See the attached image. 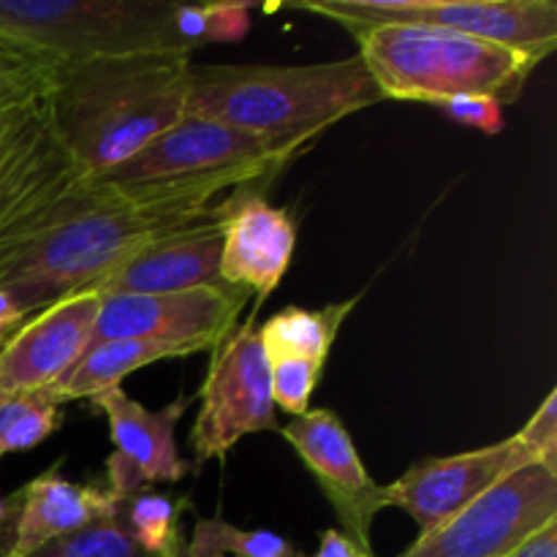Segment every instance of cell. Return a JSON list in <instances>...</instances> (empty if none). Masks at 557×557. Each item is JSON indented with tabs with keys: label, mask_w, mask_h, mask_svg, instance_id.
<instances>
[{
	"label": "cell",
	"mask_w": 557,
	"mask_h": 557,
	"mask_svg": "<svg viewBox=\"0 0 557 557\" xmlns=\"http://www.w3.org/2000/svg\"><path fill=\"white\" fill-rule=\"evenodd\" d=\"M212 531L223 555L234 557H308L302 549L294 547L288 539L277 536L272 531H243L237 525H228L221 517H212Z\"/></svg>",
	"instance_id": "26"
},
{
	"label": "cell",
	"mask_w": 557,
	"mask_h": 557,
	"mask_svg": "<svg viewBox=\"0 0 557 557\" xmlns=\"http://www.w3.org/2000/svg\"><path fill=\"white\" fill-rule=\"evenodd\" d=\"M250 3H201V38L212 41H237L250 27Z\"/></svg>",
	"instance_id": "28"
},
{
	"label": "cell",
	"mask_w": 557,
	"mask_h": 557,
	"mask_svg": "<svg viewBox=\"0 0 557 557\" xmlns=\"http://www.w3.org/2000/svg\"><path fill=\"white\" fill-rule=\"evenodd\" d=\"M60 428V406L44 392L0 395V457L44 444Z\"/></svg>",
	"instance_id": "22"
},
{
	"label": "cell",
	"mask_w": 557,
	"mask_h": 557,
	"mask_svg": "<svg viewBox=\"0 0 557 557\" xmlns=\"http://www.w3.org/2000/svg\"><path fill=\"white\" fill-rule=\"evenodd\" d=\"M286 444L313 473L341 528L359 547H370L373 520L389 509V493L364 468L346 424L330 408H313L281 430Z\"/></svg>",
	"instance_id": "10"
},
{
	"label": "cell",
	"mask_w": 557,
	"mask_h": 557,
	"mask_svg": "<svg viewBox=\"0 0 557 557\" xmlns=\"http://www.w3.org/2000/svg\"><path fill=\"white\" fill-rule=\"evenodd\" d=\"M384 101L359 54L308 65H210L194 71L188 112L259 139L292 161L324 131Z\"/></svg>",
	"instance_id": "3"
},
{
	"label": "cell",
	"mask_w": 557,
	"mask_h": 557,
	"mask_svg": "<svg viewBox=\"0 0 557 557\" xmlns=\"http://www.w3.org/2000/svg\"><path fill=\"white\" fill-rule=\"evenodd\" d=\"M207 210L134 205L85 177L52 207L41 226L0 253V288L25 315L74 294L98 292L145 245Z\"/></svg>",
	"instance_id": "1"
},
{
	"label": "cell",
	"mask_w": 557,
	"mask_h": 557,
	"mask_svg": "<svg viewBox=\"0 0 557 557\" xmlns=\"http://www.w3.org/2000/svg\"><path fill=\"white\" fill-rule=\"evenodd\" d=\"M82 180L85 174L52 134L38 103L0 156V253L41 226Z\"/></svg>",
	"instance_id": "12"
},
{
	"label": "cell",
	"mask_w": 557,
	"mask_h": 557,
	"mask_svg": "<svg viewBox=\"0 0 557 557\" xmlns=\"http://www.w3.org/2000/svg\"><path fill=\"white\" fill-rule=\"evenodd\" d=\"M354 305H357V297L324 305V308H297V305L283 308L259 326V341L267 359L302 357L324 364Z\"/></svg>",
	"instance_id": "20"
},
{
	"label": "cell",
	"mask_w": 557,
	"mask_h": 557,
	"mask_svg": "<svg viewBox=\"0 0 557 557\" xmlns=\"http://www.w3.org/2000/svg\"><path fill=\"white\" fill-rule=\"evenodd\" d=\"M557 520V471L517 468L400 557H509Z\"/></svg>",
	"instance_id": "7"
},
{
	"label": "cell",
	"mask_w": 557,
	"mask_h": 557,
	"mask_svg": "<svg viewBox=\"0 0 557 557\" xmlns=\"http://www.w3.org/2000/svg\"><path fill=\"white\" fill-rule=\"evenodd\" d=\"M185 509V498L174 500L169 495L141 493L123 500L125 528L150 557H180V515Z\"/></svg>",
	"instance_id": "21"
},
{
	"label": "cell",
	"mask_w": 557,
	"mask_h": 557,
	"mask_svg": "<svg viewBox=\"0 0 557 557\" xmlns=\"http://www.w3.org/2000/svg\"><path fill=\"white\" fill-rule=\"evenodd\" d=\"M0 41L54 65L190 52L177 30L172 0H0Z\"/></svg>",
	"instance_id": "6"
},
{
	"label": "cell",
	"mask_w": 557,
	"mask_h": 557,
	"mask_svg": "<svg viewBox=\"0 0 557 557\" xmlns=\"http://www.w3.org/2000/svg\"><path fill=\"white\" fill-rule=\"evenodd\" d=\"M36 107L38 103H33V107H25V109H11V112H0V156H3L5 147L11 145V139L20 134V128L25 125V120L30 117V112Z\"/></svg>",
	"instance_id": "34"
},
{
	"label": "cell",
	"mask_w": 557,
	"mask_h": 557,
	"mask_svg": "<svg viewBox=\"0 0 557 557\" xmlns=\"http://www.w3.org/2000/svg\"><path fill=\"white\" fill-rule=\"evenodd\" d=\"M515 441L528 462H542L557 471V389L544 397L542 406L515 435Z\"/></svg>",
	"instance_id": "27"
},
{
	"label": "cell",
	"mask_w": 557,
	"mask_h": 557,
	"mask_svg": "<svg viewBox=\"0 0 557 557\" xmlns=\"http://www.w3.org/2000/svg\"><path fill=\"white\" fill-rule=\"evenodd\" d=\"M270 183L272 180H259L243 185L221 201V277L228 286L248 288L259 308L281 286L297 248L292 212L264 199Z\"/></svg>",
	"instance_id": "14"
},
{
	"label": "cell",
	"mask_w": 557,
	"mask_h": 557,
	"mask_svg": "<svg viewBox=\"0 0 557 557\" xmlns=\"http://www.w3.org/2000/svg\"><path fill=\"white\" fill-rule=\"evenodd\" d=\"M90 403L109 422L114 451L107 460V490L120 504L150 484H174L188 476L190 466L180 457L174 433L190 397L180 395L161 411H150L125 395L123 386H114Z\"/></svg>",
	"instance_id": "11"
},
{
	"label": "cell",
	"mask_w": 557,
	"mask_h": 557,
	"mask_svg": "<svg viewBox=\"0 0 557 557\" xmlns=\"http://www.w3.org/2000/svg\"><path fill=\"white\" fill-rule=\"evenodd\" d=\"M438 109H444L449 117H455L457 123L471 125V128H479L482 134H500L504 128V107L493 98L484 96H460L449 98V101L438 103Z\"/></svg>",
	"instance_id": "29"
},
{
	"label": "cell",
	"mask_w": 557,
	"mask_h": 557,
	"mask_svg": "<svg viewBox=\"0 0 557 557\" xmlns=\"http://www.w3.org/2000/svg\"><path fill=\"white\" fill-rule=\"evenodd\" d=\"M101 294L82 292L33 313L0 348V395L47 392L87 351Z\"/></svg>",
	"instance_id": "15"
},
{
	"label": "cell",
	"mask_w": 557,
	"mask_h": 557,
	"mask_svg": "<svg viewBox=\"0 0 557 557\" xmlns=\"http://www.w3.org/2000/svg\"><path fill=\"white\" fill-rule=\"evenodd\" d=\"M286 158L259 139L201 114L185 112L98 183L134 205H183L205 210L223 190L275 180Z\"/></svg>",
	"instance_id": "5"
},
{
	"label": "cell",
	"mask_w": 557,
	"mask_h": 557,
	"mask_svg": "<svg viewBox=\"0 0 557 557\" xmlns=\"http://www.w3.org/2000/svg\"><path fill=\"white\" fill-rule=\"evenodd\" d=\"M256 310L245 324L212 348L210 373L201 386V408L190 430L196 466L223 460L245 435L277 430L270 386V359L259 341Z\"/></svg>",
	"instance_id": "8"
},
{
	"label": "cell",
	"mask_w": 557,
	"mask_h": 557,
	"mask_svg": "<svg viewBox=\"0 0 557 557\" xmlns=\"http://www.w3.org/2000/svg\"><path fill=\"white\" fill-rule=\"evenodd\" d=\"M180 557H226L221 544H218L215 531H212V520H199L194 528L188 547L180 553Z\"/></svg>",
	"instance_id": "31"
},
{
	"label": "cell",
	"mask_w": 557,
	"mask_h": 557,
	"mask_svg": "<svg viewBox=\"0 0 557 557\" xmlns=\"http://www.w3.org/2000/svg\"><path fill=\"white\" fill-rule=\"evenodd\" d=\"M253 299L248 288H190L169 294H112L101 299L92 343L172 341L201 343L212 351L237 330V319Z\"/></svg>",
	"instance_id": "9"
},
{
	"label": "cell",
	"mask_w": 557,
	"mask_h": 557,
	"mask_svg": "<svg viewBox=\"0 0 557 557\" xmlns=\"http://www.w3.org/2000/svg\"><path fill=\"white\" fill-rule=\"evenodd\" d=\"M411 25H433L539 60L557 47L553 0H413Z\"/></svg>",
	"instance_id": "17"
},
{
	"label": "cell",
	"mask_w": 557,
	"mask_h": 557,
	"mask_svg": "<svg viewBox=\"0 0 557 557\" xmlns=\"http://www.w3.org/2000/svg\"><path fill=\"white\" fill-rule=\"evenodd\" d=\"M313 557H375L373 549L359 547L357 542L346 536L337 528H330V531L321 533L319 539V549H315Z\"/></svg>",
	"instance_id": "30"
},
{
	"label": "cell",
	"mask_w": 557,
	"mask_h": 557,
	"mask_svg": "<svg viewBox=\"0 0 557 557\" xmlns=\"http://www.w3.org/2000/svg\"><path fill=\"white\" fill-rule=\"evenodd\" d=\"M221 253L223 215L221 205H212L196 221L145 245L98 288V294H169L228 286L221 277Z\"/></svg>",
	"instance_id": "16"
},
{
	"label": "cell",
	"mask_w": 557,
	"mask_h": 557,
	"mask_svg": "<svg viewBox=\"0 0 557 557\" xmlns=\"http://www.w3.org/2000/svg\"><path fill=\"white\" fill-rule=\"evenodd\" d=\"M54 69L52 60L0 41V112L41 103Z\"/></svg>",
	"instance_id": "23"
},
{
	"label": "cell",
	"mask_w": 557,
	"mask_h": 557,
	"mask_svg": "<svg viewBox=\"0 0 557 557\" xmlns=\"http://www.w3.org/2000/svg\"><path fill=\"white\" fill-rule=\"evenodd\" d=\"M509 557H557V520L547 528L528 539L520 549H515Z\"/></svg>",
	"instance_id": "32"
},
{
	"label": "cell",
	"mask_w": 557,
	"mask_h": 557,
	"mask_svg": "<svg viewBox=\"0 0 557 557\" xmlns=\"http://www.w3.org/2000/svg\"><path fill=\"white\" fill-rule=\"evenodd\" d=\"M120 509L123 504L107 487L69 482L52 468L25 484L14 498V520L3 557L33 555L65 533L98 520H114Z\"/></svg>",
	"instance_id": "18"
},
{
	"label": "cell",
	"mask_w": 557,
	"mask_h": 557,
	"mask_svg": "<svg viewBox=\"0 0 557 557\" xmlns=\"http://www.w3.org/2000/svg\"><path fill=\"white\" fill-rule=\"evenodd\" d=\"M357 41L384 101L438 107L449 98L484 96L509 107L539 65L515 49L433 25L375 27Z\"/></svg>",
	"instance_id": "4"
},
{
	"label": "cell",
	"mask_w": 557,
	"mask_h": 557,
	"mask_svg": "<svg viewBox=\"0 0 557 557\" xmlns=\"http://www.w3.org/2000/svg\"><path fill=\"white\" fill-rule=\"evenodd\" d=\"M27 319H30V315H25V310L11 299V294H5L3 288H0V348L5 346V341H9Z\"/></svg>",
	"instance_id": "33"
},
{
	"label": "cell",
	"mask_w": 557,
	"mask_h": 557,
	"mask_svg": "<svg viewBox=\"0 0 557 557\" xmlns=\"http://www.w3.org/2000/svg\"><path fill=\"white\" fill-rule=\"evenodd\" d=\"M324 364L302 357H272L270 359V386L272 403L283 411L292 413V419L310 411V397L321 381Z\"/></svg>",
	"instance_id": "25"
},
{
	"label": "cell",
	"mask_w": 557,
	"mask_h": 557,
	"mask_svg": "<svg viewBox=\"0 0 557 557\" xmlns=\"http://www.w3.org/2000/svg\"><path fill=\"white\" fill-rule=\"evenodd\" d=\"M531 462L522 455L515 435L482 449L462 451L451 457H428L408 468L397 482L386 484L389 506L406 511L419 528V536H428L435 528L466 509L468 504L487 493L490 487L525 468Z\"/></svg>",
	"instance_id": "13"
},
{
	"label": "cell",
	"mask_w": 557,
	"mask_h": 557,
	"mask_svg": "<svg viewBox=\"0 0 557 557\" xmlns=\"http://www.w3.org/2000/svg\"><path fill=\"white\" fill-rule=\"evenodd\" d=\"M190 52L58 65L41 109L79 172L101 180L188 112Z\"/></svg>",
	"instance_id": "2"
},
{
	"label": "cell",
	"mask_w": 557,
	"mask_h": 557,
	"mask_svg": "<svg viewBox=\"0 0 557 557\" xmlns=\"http://www.w3.org/2000/svg\"><path fill=\"white\" fill-rule=\"evenodd\" d=\"M210 351L201 343H172V341H141V337H125V341H103L87 346V351L76 359L74 368L49 386L44 395L63 406L71 400H92L103 392L123 384L131 373L156 364L161 359H183L194 354Z\"/></svg>",
	"instance_id": "19"
},
{
	"label": "cell",
	"mask_w": 557,
	"mask_h": 557,
	"mask_svg": "<svg viewBox=\"0 0 557 557\" xmlns=\"http://www.w3.org/2000/svg\"><path fill=\"white\" fill-rule=\"evenodd\" d=\"M0 557H3V544H0Z\"/></svg>",
	"instance_id": "35"
},
{
	"label": "cell",
	"mask_w": 557,
	"mask_h": 557,
	"mask_svg": "<svg viewBox=\"0 0 557 557\" xmlns=\"http://www.w3.org/2000/svg\"><path fill=\"white\" fill-rule=\"evenodd\" d=\"M27 557H150L136 544L131 531L120 517L98 520L74 533L44 544Z\"/></svg>",
	"instance_id": "24"
}]
</instances>
